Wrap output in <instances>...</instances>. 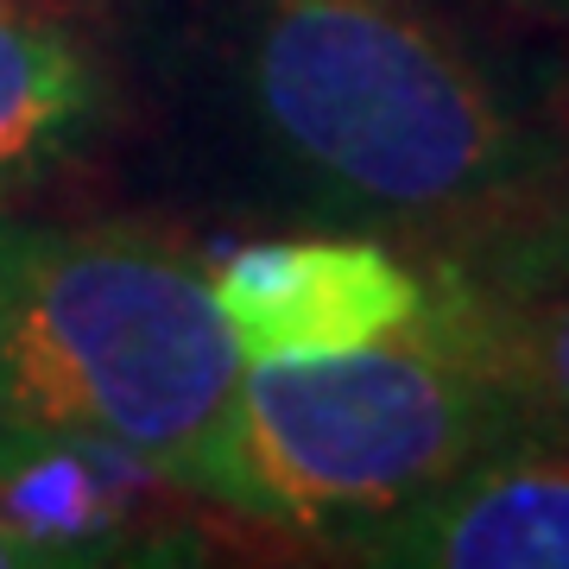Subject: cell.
<instances>
[{"label":"cell","mask_w":569,"mask_h":569,"mask_svg":"<svg viewBox=\"0 0 569 569\" xmlns=\"http://www.w3.org/2000/svg\"><path fill=\"white\" fill-rule=\"evenodd\" d=\"M121 0H0V216L39 209L127 133Z\"/></svg>","instance_id":"cell-6"},{"label":"cell","mask_w":569,"mask_h":569,"mask_svg":"<svg viewBox=\"0 0 569 569\" xmlns=\"http://www.w3.org/2000/svg\"><path fill=\"white\" fill-rule=\"evenodd\" d=\"M209 291L247 361H317L411 329L430 305V272L387 234L305 228L209 247Z\"/></svg>","instance_id":"cell-5"},{"label":"cell","mask_w":569,"mask_h":569,"mask_svg":"<svg viewBox=\"0 0 569 569\" xmlns=\"http://www.w3.org/2000/svg\"><path fill=\"white\" fill-rule=\"evenodd\" d=\"M152 456L0 425V569H190L279 557Z\"/></svg>","instance_id":"cell-4"},{"label":"cell","mask_w":569,"mask_h":569,"mask_svg":"<svg viewBox=\"0 0 569 569\" xmlns=\"http://www.w3.org/2000/svg\"><path fill=\"white\" fill-rule=\"evenodd\" d=\"M209 247L164 216H0V425L190 468L234 399Z\"/></svg>","instance_id":"cell-2"},{"label":"cell","mask_w":569,"mask_h":569,"mask_svg":"<svg viewBox=\"0 0 569 569\" xmlns=\"http://www.w3.org/2000/svg\"><path fill=\"white\" fill-rule=\"evenodd\" d=\"M209 89L253 178L317 228L443 260L545 152L526 96L449 0H209Z\"/></svg>","instance_id":"cell-1"},{"label":"cell","mask_w":569,"mask_h":569,"mask_svg":"<svg viewBox=\"0 0 569 569\" xmlns=\"http://www.w3.org/2000/svg\"><path fill=\"white\" fill-rule=\"evenodd\" d=\"M430 310L488 367V380L519 406L526 425H569V284L481 291L449 272H430Z\"/></svg>","instance_id":"cell-8"},{"label":"cell","mask_w":569,"mask_h":569,"mask_svg":"<svg viewBox=\"0 0 569 569\" xmlns=\"http://www.w3.org/2000/svg\"><path fill=\"white\" fill-rule=\"evenodd\" d=\"M519 430V406L425 305L411 329L348 355L247 361L183 481L305 557L425 500Z\"/></svg>","instance_id":"cell-3"},{"label":"cell","mask_w":569,"mask_h":569,"mask_svg":"<svg viewBox=\"0 0 569 569\" xmlns=\"http://www.w3.org/2000/svg\"><path fill=\"white\" fill-rule=\"evenodd\" d=\"M305 557L361 569H569V425H531L443 488Z\"/></svg>","instance_id":"cell-7"},{"label":"cell","mask_w":569,"mask_h":569,"mask_svg":"<svg viewBox=\"0 0 569 569\" xmlns=\"http://www.w3.org/2000/svg\"><path fill=\"white\" fill-rule=\"evenodd\" d=\"M425 266L462 284H481V291H557V284H569V70L557 89H545L538 164L456 253Z\"/></svg>","instance_id":"cell-9"},{"label":"cell","mask_w":569,"mask_h":569,"mask_svg":"<svg viewBox=\"0 0 569 569\" xmlns=\"http://www.w3.org/2000/svg\"><path fill=\"white\" fill-rule=\"evenodd\" d=\"M493 7H507V13H519V20H538V26L569 32V0H493Z\"/></svg>","instance_id":"cell-10"}]
</instances>
